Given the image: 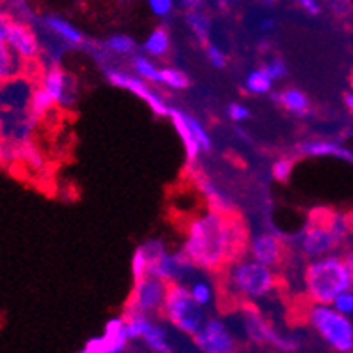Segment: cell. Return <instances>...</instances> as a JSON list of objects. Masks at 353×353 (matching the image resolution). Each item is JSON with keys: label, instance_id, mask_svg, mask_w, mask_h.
<instances>
[{"label": "cell", "instance_id": "21", "mask_svg": "<svg viewBox=\"0 0 353 353\" xmlns=\"http://www.w3.org/2000/svg\"><path fill=\"white\" fill-rule=\"evenodd\" d=\"M143 48L146 57H153V59L165 57L169 48H171V35H169V30L165 27H159L153 32H150V35L144 41Z\"/></svg>", "mask_w": 353, "mask_h": 353}, {"label": "cell", "instance_id": "45", "mask_svg": "<svg viewBox=\"0 0 353 353\" xmlns=\"http://www.w3.org/2000/svg\"><path fill=\"white\" fill-rule=\"evenodd\" d=\"M352 88H353V76H352Z\"/></svg>", "mask_w": 353, "mask_h": 353}, {"label": "cell", "instance_id": "25", "mask_svg": "<svg viewBox=\"0 0 353 353\" xmlns=\"http://www.w3.org/2000/svg\"><path fill=\"white\" fill-rule=\"evenodd\" d=\"M272 88V79L262 69H255L246 76L245 90L252 95H265Z\"/></svg>", "mask_w": 353, "mask_h": 353}, {"label": "cell", "instance_id": "31", "mask_svg": "<svg viewBox=\"0 0 353 353\" xmlns=\"http://www.w3.org/2000/svg\"><path fill=\"white\" fill-rule=\"evenodd\" d=\"M265 343H269L274 348L281 350V352H295V350H299V341L292 336H283L280 334L274 327H269L268 330V338H265Z\"/></svg>", "mask_w": 353, "mask_h": 353}, {"label": "cell", "instance_id": "20", "mask_svg": "<svg viewBox=\"0 0 353 353\" xmlns=\"http://www.w3.org/2000/svg\"><path fill=\"white\" fill-rule=\"evenodd\" d=\"M274 101L280 102V105L287 111H290L292 114H299V117H304V114L310 111V99L304 92L297 88H287L280 94L272 95Z\"/></svg>", "mask_w": 353, "mask_h": 353}, {"label": "cell", "instance_id": "24", "mask_svg": "<svg viewBox=\"0 0 353 353\" xmlns=\"http://www.w3.org/2000/svg\"><path fill=\"white\" fill-rule=\"evenodd\" d=\"M132 69L139 79L144 83L150 81L153 85H160V67L155 65L150 57L146 54H136L132 59Z\"/></svg>", "mask_w": 353, "mask_h": 353}, {"label": "cell", "instance_id": "40", "mask_svg": "<svg viewBox=\"0 0 353 353\" xmlns=\"http://www.w3.org/2000/svg\"><path fill=\"white\" fill-rule=\"evenodd\" d=\"M297 6L310 16H319L322 12V4L316 2V0H299Z\"/></svg>", "mask_w": 353, "mask_h": 353}, {"label": "cell", "instance_id": "18", "mask_svg": "<svg viewBox=\"0 0 353 353\" xmlns=\"http://www.w3.org/2000/svg\"><path fill=\"white\" fill-rule=\"evenodd\" d=\"M243 325H245L246 334L253 343H265L268 338V330L271 327V323H268L262 316L256 307H253L252 304H246L243 307Z\"/></svg>", "mask_w": 353, "mask_h": 353}, {"label": "cell", "instance_id": "13", "mask_svg": "<svg viewBox=\"0 0 353 353\" xmlns=\"http://www.w3.org/2000/svg\"><path fill=\"white\" fill-rule=\"evenodd\" d=\"M41 86L51 95V99H53L57 105L70 108L76 102V83L59 65H51L43 74Z\"/></svg>", "mask_w": 353, "mask_h": 353}, {"label": "cell", "instance_id": "8", "mask_svg": "<svg viewBox=\"0 0 353 353\" xmlns=\"http://www.w3.org/2000/svg\"><path fill=\"white\" fill-rule=\"evenodd\" d=\"M105 78L113 86L118 88L128 90L130 94H134L136 97H139L141 101H144L148 104V108L152 109L157 117H169L171 114V109L167 104L165 99L155 92L152 86H148V83H144L143 79H139L136 74H128L121 69H114V67H109L105 70Z\"/></svg>", "mask_w": 353, "mask_h": 353}, {"label": "cell", "instance_id": "42", "mask_svg": "<svg viewBox=\"0 0 353 353\" xmlns=\"http://www.w3.org/2000/svg\"><path fill=\"white\" fill-rule=\"evenodd\" d=\"M343 259H345L346 268H348L350 276H352V290H353V246L345 253V256H343Z\"/></svg>", "mask_w": 353, "mask_h": 353}, {"label": "cell", "instance_id": "37", "mask_svg": "<svg viewBox=\"0 0 353 353\" xmlns=\"http://www.w3.org/2000/svg\"><path fill=\"white\" fill-rule=\"evenodd\" d=\"M227 114H229V118L234 121V123L246 121L250 117H252L250 109L246 108L245 104H241V102H230V104L227 105Z\"/></svg>", "mask_w": 353, "mask_h": 353}, {"label": "cell", "instance_id": "16", "mask_svg": "<svg viewBox=\"0 0 353 353\" xmlns=\"http://www.w3.org/2000/svg\"><path fill=\"white\" fill-rule=\"evenodd\" d=\"M25 70V62L9 48L8 43L0 41V86L8 85L14 79L21 78Z\"/></svg>", "mask_w": 353, "mask_h": 353}, {"label": "cell", "instance_id": "39", "mask_svg": "<svg viewBox=\"0 0 353 353\" xmlns=\"http://www.w3.org/2000/svg\"><path fill=\"white\" fill-rule=\"evenodd\" d=\"M206 54H208V60H210V63L214 67V69H223V67L227 65V54L223 53L220 48L214 46V44H208Z\"/></svg>", "mask_w": 353, "mask_h": 353}, {"label": "cell", "instance_id": "15", "mask_svg": "<svg viewBox=\"0 0 353 353\" xmlns=\"http://www.w3.org/2000/svg\"><path fill=\"white\" fill-rule=\"evenodd\" d=\"M299 153L306 157H334V159L345 160L353 165V150L338 143L329 141H304L297 146Z\"/></svg>", "mask_w": 353, "mask_h": 353}, {"label": "cell", "instance_id": "17", "mask_svg": "<svg viewBox=\"0 0 353 353\" xmlns=\"http://www.w3.org/2000/svg\"><path fill=\"white\" fill-rule=\"evenodd\" d=\"M169 118H171L178 136L181 137V143L183 146H185V153H187L188 163H194L195 160L199 159L201 148H199V144L195 143L194 136H192V130L190 127H188V121H187V113H183V111H179V109H171Z\"/></svg>", "mask_w": 353, "mask_h": 353}, {"label": "cell", "instance_id": "41", "mask_svg": "<svg viewBox=\"0 0 353 353\" xmlns=\"http://www.w3.org/2000/svg\"><path fill=\"white\" fill-rule=\"evenodd\" d=\"M259 28L262 32L274 30V28H276V20H272V18H264V20H260Z\"/></svg>", "mask_w": 353, "mask_h": 353}, {"label": "cell", "instance_id": "19", "mask_svg": "<svg viewBox=\"0 0 353 353\" xmlns=\"http://www.w3.org/2000/svg\"><path fill=\"white\" fill-rule=\"evenodd\" d=\"M44 27L50 28L54 35H59L63 43L70 44V46H81L85 43V35L81 30L69 23L67 20L60 18V16H46L44 18Z\"/></svg>", "mask_w": 353, "mask_h": 353}, {"label": "cell", "instance_id": "28", "mask_svg": "<svg viewBox=\"0 0 353 353\" xmlns=\"http://www.w3.org/2000/svg\"><path fill=\"white\" fill-rule=\"evenodd\" d=\"M188 288H190V295L194 303L201 306L202 310L213 304L214 288L208 280H195L194 283L188 285Z\"/></svg>", "mask_w": 353, "mask_h": 353}, {"label": "cell", "instance_id": "34", "mask_svg": "<svg viewBox=\"0 0 353 353\" xmlns=\"http://www.w3.org/2000/svg\"><path fill=\"white\" fill-rule=\"evenodd\" d=\"M260 69L264 70V72L268 74V76L272 79V81L283 79L285 76H287V72H288L287 63H285L281 59H278V57H272V59H269L268 62L264 63V65L260 67Z\"/></svg>", "mask_w": 353, "mask_h": 353}, {"label": "cell", "instance_id": "6", "mask_svg": "<svg viewBox=\"0 0 353 353\" xmlns=\"http://www.w3.org/2000/svg\"><path fill=\"white\" fill-rule=\"evenodd\" d=\"M307 323L329 348L338 353L353 352V322L345 314L338 313L332 306L311 304L307 310Z\"/></svg>", "mask_w": 353, "mask_h": 353}, {"label": "cell", "instance_id": "38", "mask_svg": "<svg viewBox=\"0 0 353 353\" xmlns=\"http://www.w3.org/2000/svg\"><path fill=\"white\" fill-rule=\"evenodd\" d=\"M148 8L152 9V12L159 18H167L174 11V2L172 0H150Z\"/></svg>", "mask_w": 353, "mask_h": 353}, {"label": "cell", "instance_id": "35", "mask_svg": "<svg viewBox=\"0 0 353 353\" xmlns=\"http://www.w3.org/2000/svg\"><path fill=\"white\" fill-rule=\"evenodd\" d=\"M148 265H150V262H148L146 255H144V252H143V248H141V246H137L136 252H134V255H132L134 283L146 278V276H148Z\"/></svg>", "mask_w": 353, "mask_h": 353}, {"label": "cell", "instance_id": "22", "mask_svg": "<svg viewBox=\"0 0 353 353\" xmlns=\"http://www.w3.org/2000/svg\"><path fill=\"white\" fill-rule=\"evenodd\" d=\"M185 21H187L188 28L192 34L195 35V39L202 44H210V34H211V20L210 16L202 9H194V11L185 12Z\"/></svg>", "mask_w": 353, "mask_h": 353}, {"label": "cell", "instance_id": "7", "mask_svg": "<svg viewBox=\"0 0 353 353\" xmlns=\"http://www.w3.org/2000/svg\"><path fill=\"white\" fill-rule=\"evenodd\" d=\"M167 285L159 280H153L146 276L144 280L134 283L132 292L128 295L125 304L123 314H144V316H155L162 313L163 301H165Z\"/></svg>", "mask_w": 353, "mask_h": 353}, {"label": "cell", "instance_id": "36", "mask_svg": "<svg viewBox=\"0 0 353 353\" xmlns=\"http://www.w3.org/2000/svg\"><path fill=\"white\" fill-rule=\"evenodd\" d=\"M330 306L338 311V313H341V314H345V316H348V319H352L353 316V290L339 294L338 297L332 301V304H330Z\"/></svg>", "mask_w": 353, "mask_h": 353}, {"label": "cell", "instance_id": "2", "mask_svg": "<svg viewBox=\"0 0 353 353\" xmlns=\"http://www.w3.org/2000/svg\"><path fill=\"white\" fill-rule=\"evenodd\" d=\"M304 292L311 304L330 306L343 292L352 290V276L341 255L310 260L303 272Z\"/></svg>", "mask_w": 353, "mask_h": 353}, {"label": "cell", "instance_id": "9", "mask_svg": "<svg viewBox=\"0 0 353 353\" xmlns=\"http://www.w3.org/2000/svg\"><path fill=\"white\" fill-rule=\"evenodd\" d=\"M201 353H237V343L225 322L220 319H208L194 336Z\"/></svg>", "mask_w": 353, "mask_h": 353}, {"label": "cell", "instance_id": "43", "mask_svg": "<svg viewBox=\"0 0 353 353\" xmlns=\"http://www.w3.org/2000/svg\"><path fill=\"white\" fill-rule=\"evenodd\" d=\"M345 105L350 113L353 114V90H350V92H346L345 94Z\"/></svg>", "mask_w": 353, "mask_h": 353}, {"label": "cell", "instance_id": "26", "mask_svg": "<svg viewBox=\"0 0 353 353\" xmlns=\"http://www.w3.org/2000/svg\"><path fill=\"white\" fill-rule=\"evenodd\" d=\"M143 341L157 353H172L169 339H167V330L155 322L150 327V330L144 334Z\"/></svg>", "mask_w": 353, "mask_h": 353}, {"label": "cell", "instance_id": "32", "mask_svg": "<svg viewBox=\"0 0 353 353\" xmlns=\"http://www.w3.org/2000/svg\"><path fill=\"white\" fill-rule=\"evenodd\" d=\"M187 121H188V127H190L192 136H194L195 143H197L199 148H201V152H210L211 137H210V134H208L206 128H204V125H202L197 118L192 117V114H187Z\"/></svg>", "mask_w": 353, "mask_h": 353}, {"label": "cell", "instance_id": "4", "mask_svg": "<svg viewBox=\"0 0 353 353\" xmlns=\"http://www.w3.org/2000/svg\"><path fill=\"white\" fill-rule=\"evenodd\" d=\"M227 285L237 297L245 301H260L271 295L278 285L274 269L259 264L250 256L236 260L225 269Z\"/></svg>", "mask_w": 353, "mask_h": 353}, {"label": "cell", "instance_id": "11", "mask_svg": "<svg viewBox=\"0 0 353 353\" xmlns=\"http://www.w3.org/2000/svg\"><path fill=\"white\" fill-rule=\"evenodd\" d=\"M248 255L250 259L265 265L269 269H274L283 264L285 255H287V246L280 236L272 232H260L248 241Z\"/></svg>", "mask_w": 353, "mask_h": 353}, {"label": "cell", "instance_id": "30", "mask_svg": "<svg viewBox=\"0 0 353 353\" xmlns=\"http://www.w3.org/2000/svg\"><path fill=\"white\" fill-rule=\"evenodd\" d=\"M104 46L105 50L114 54H132L136 50V41L130 35L114 34L109 39H105Z\"/></svg>", "mask_w": 353, "mask_h": 353}, {"label": "cell", "instance_id": "29", "mask_svg": "<svg viewBox=\"0 0 353 353\" xmlns=\"http://www.w3.org/2000/svg\"><path fill=\"white\" fill-rule=\"evenodd\" d=\"M160 85L171 90H185L190 86V79L183 70L174 67H160Z\"/></svg>", "mask_w": 353, "mask_h": 353}, {"label": "cell", "instance_id": "46", "mask_svg": "<svg viewBox=\"0 0 353 353\" xmlns=\"http://www.w3.org/2000/svg\"><path fill=\"white\" fill-rule=\"evenodd\" d=\"M190 353H201V352H190Z\"/></svg>", "mask_w": 353, "mask_h": 353}, {"label": "cell", "instance_id": "10", "mask_svg": "<svg viewBox=\"0 0 353 353\" xmlns=\"http://www.w3.org/2000/svg\"><path fill=\"white\" fill-rule=\"evenodd\" d=\"M192 271H194V265L190 264L187 256L183 255L181 250L174 253H162L148 265V276L165 285L183 283V280L190 276Z\"/></svg>", "mask_w": 353, "mask_h": 353}, {"label": "cell", "instance_id": "14", "mask_svg": "<svg viewBox=\"0 0 353 353\" xmlns=\"http://www.w3.org/2000/svg\"><path fill=\"white\" fill-rule=\"evenodd\" d=\"M192 179H194L199 194H201L202 197H204V201H206L208 210L225 214L236 213L229 195L223 194L206 174H202L201 171H192Z\"/></svg>", "mask_w": 353, "mask_h": 353}, {"label": "cell", "instance_id": "12", "mask_svg": "<svg viewBox=\"0 0 353 353\" xmlns=\"http://www.w3.org/2000/svg\"><path fill=\"white\" fill-rule=\"evenodd\" d=\"M6 43L9 44V48H11L25 63L35 62L37 57L41 54V44L39 39H37V34L32 30L30 25H27L21 20H12Z\"/></svg>", "mask_w": 353, "mask_h": 353}, {"label": "cell", "instance_id": "33", "mask_svg": "<svg viewBox=\"0 0 353 353\" xmlns=\"http://www.w3.org/2000/svg\"><path fill=\"white\" fill-rule=\"evenodd\" d=\"M294 159H290V157H281V159L274 160L271 165L272 179L278 183H287L294 172Z\"/></svg>", "mask_w": 353, "mask_h": 353}, {"label": "cell", "instance_id": "27", "mask_svg": "<svg viewBox=\"0 0 353 353\" xmlns=\"http://www.w3.org/2000/svg\"><path fill=\"white\" fill-rule=\"evenodd\" d=\"M123 319L128 339H143L144 334L153 325L152 316H144V314H123Z\"/></svg>", "mask_w": 353, "mask_h": 353}, {"label": "cell", "instance_id": "1", "mask_svg": "<svg viewBox=\"0 0 353 353\" xmlns=\"http://www.w3.org/2000/svg\"><path fill=\"white\" fill-rule=\"evenodd\" d=\"M246 248L248 229L245 221L236 213L206 210L188 221L181 252L194 268L218 272L243 259Z\"/></svg>", "mask_w": 353, "mask_h": 353}, {"label": "cell", "instance_id": "3", "mask_svg": "<svg viewBox=\"0 0 353 353\" xmlns=\"http://www.w3.org/2000/svg\"><path fill=\"white\" fill-rule=\"evenodd\" d=\"M348 230L346 216L330 211H316V218L310 220L299 237L301 253L307 262L334 255L348 237Z\"/></svg>", "mask_w": 353, "mask_h": 353}, {"label": "cell", "instance_id": "23", "mask_svg": "<svg viewBox=\"0 0 353 353\" xmlns=\"http://www.w3.org/2000/svg\"><path fill=\"white\" fill-rule=\"evenodd\" d=\"M54 101L51 99V95L48 94L43 86H35L34 92H32L30 102H28V114L34 118L35 121H39L41 118L48 117L54 109Z\"/></svg>", "mask_w": 353, "mask_h": 353}, {"label": "cell", "instance_id": "5", "mask_svg": "<svg viewBox=\"0 0 353 353\" xmlns=\"http://www.w3.org/2000/svg\"><path fill=\"white\" fill-rule=\"evenodd\" d=\"M167 322L171 323L179 332L188 334L194 338L206 322V313L201 306L194 303L190 288L187 283L167 285L165 301H163L162 313Z\"/></svg>", "mask_w": 353, "mask_h": 353}, {"label": "cell", "instance_id": "44", "mask_svg": "<svg viewBox=\"0 0 353 353\" xmlns=\"http://www.w3.org/2000/svg\"><path fill=\"white\" fill-rule=\"evenodd\" d=\"M0 128H2V118H0Z\"/></svg>", "mask_w": 353, "mask_h": 353}]
</instances>
